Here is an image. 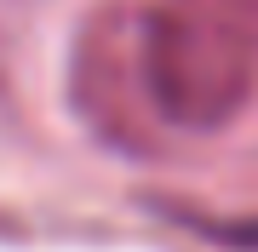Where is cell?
<instances>
[{
    "mask_svg": "<svg viewBox=\"0 0 258 252\" xmlns=\"http://www.w3.org/2000/svg\"><path fill=\"white\" fill-rule=\"evenodd\" d=\"M138 40L149 103L172 132H224L258 92V0H155Z\"/></svg>",
    "mask_w": 258,
    "mask_h": 252,
    "instance_id": "6da1fadb",
    "label": "cell"
},
{
    "mask_svg": "<svg viewBox=\"0 0 258 252\" xmlns=\"http://www.w3.org/2000/svg\"><path fill=\"white\" fill-rule=\"evenodd\" d=\"M138 6L109 0L103 12L81 23L69 52V98L75 115L120 155H161V115L144 86V40H138Z\"/></svg>",
    "mask_w": 258,
    "mask_h": 252,
    "instance_id": "7a4b0ae2",
    "label": "cell"
},
{
    "mask_svg": "<svg viewBox=\"0 0 258 252\" xmlns=\"http://www.w3.org/2000/svg\"><path fill=\"white\" fill-rule=\"evenodd\" d=\"M149 206L195 241L230 246V252H258V212H201V206H184V201H149Z\"/></svg>",
    "mask_w": 258,
    "mask_h": 252,
    "instance_id": "3957f363",
    "label": "cell"
},
{
    "mask_svg": "<svg viewBox=\"0 0 258 252\" xmlns=\"http://www.w3.org/2000/svg\"><path fill=\"white\" fill-rule=\"evenodd\" d=\"M29 0H0V86H6V63H12V12H23Z\"/></svg>",
    "mask_w": 258,
    "mask_h": 252,
    "instance_id": "277c9868",
    "label": "cell"
}]
</instances>
